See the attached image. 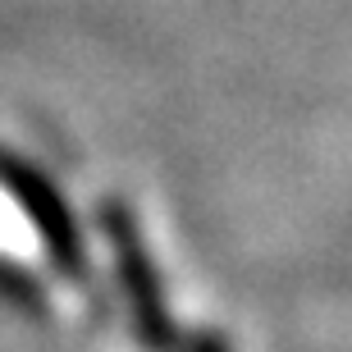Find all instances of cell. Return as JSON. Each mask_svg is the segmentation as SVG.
<instances>
[{
    "mask_svg": "<svg viewBox=\"0 0 352 352\" xmlns=\"http://www.w3.org/2000/svg\"><path fill=\"white\" fill-rule=\"evenodd\" d=\"M101 234L110 238L115 252V270H119V288L129 298V316H133V334L146 352H170L179 348V325H174L170 307H165V288H160V270L151 261V252L142 243L138 215L129 201L105 197L101 201Z\"/></svg>",
    "mask_w": 352,
    "mask_h": 352,
    "instance_id": "1",
    "label": "cell"
},
{
    "mask_svg": "<svg viewBox=\"0 0 352 352\" xmlns=\"http://www.w3.org/2000/svg\"><path fill=\"white\" fill-rule=\"evenodd\" d=\"M0 188L19 201V210L28 215V224L37 229V238L46 243V256H51L55 270L65 274L74 288H87L91 261H87L78 220H74L65 192H60L37 165H28V160L14 156V151H0Z\"/></svg>",
    "mask_w": 352,
    "mask_h": 352,
    "instance_id": "2",
    "label": "cell"
},
{
    "mask_svg": "<svg viewBox=\"0 0 352 352\" xmlns=\"http://www.w3.org/2000/svg\"><path fill=\"white\" fill-rule=\"evenodd\" d=\"M0 293H5L14 307L32 311V316L46 311V293H41V284L23 270V265H5V261H0Z\"/></svg>",
    "mask_w": 352,
    "mask_h": 352,
    "instance_id": "3",
    "label": "cell"
},
{
    "mask_svg": "<svg viewBox=\"0 0 352 352\" xmlns=\"http://www.w3.org/2000/svg\"><path fill=\"white\" fill-rule=\"evenodd\" d=\"M183 352H234V343L224 339L220 329H201V334H192V343Z\"/></svg>",
    "mask_w": 352,
    "mask_h": 352,
    "instance_id": "4",
    "label": "cell"
}]
</instances>
